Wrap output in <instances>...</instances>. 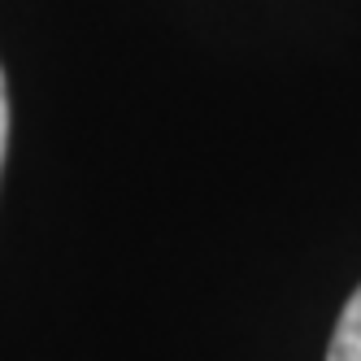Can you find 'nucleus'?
I'll return each instance as SVG.
<instances>
[{
  "label": "nucleus",
  "mask_w": 361,
  "mask_h": 361,
  "mask_svg": "<svg viewBox=\"0 0 361 361\" xmlns=\"http://www.w3.org/2000/svg\"><path fill=\"white\" fill-rule=\"evenodd\" d=\"M326 361H361V288L348 296V305L340 309V322H335Z\"/></svg>",
  "instance_id": "1"
},
{
  "label": "nucleus",
  "mask_w": 361,
  "mask_h": 361,
  "mask_svg": "<svg viewBox=\"0 0 361 361\" xmlns=\"http://www.w3.org/2000/svg\"><path fill=\"white\" fill-rule=\"evenodd\" d=\"M5 140H9V92H5V74H0V166H5Z\"/></svg>",
  "instance_id": "2"
}]
</instances>
